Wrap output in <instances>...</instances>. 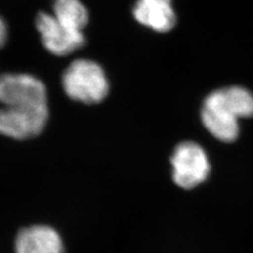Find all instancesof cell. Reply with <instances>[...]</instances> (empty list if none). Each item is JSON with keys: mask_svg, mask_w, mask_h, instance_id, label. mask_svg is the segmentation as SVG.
<instances>
[{"mask_svg": "<svg viewBox=\"0 0 253 253\" xmlns=\"http://www.w3.org/2000/svg\"><path fill=\"white\" fill-rule=\"evenodd\" d=\"M133 15L140 25L160 33L169 32L176 23L172 0H137Z\"/></svg>", "mask_w": 253, "mask_h": 253, "instance_id": "ba28073f", "label": "cell"}, {"mask_svg": "<svg viewBox=\"0 0 253 253\" xmlns=\"http://www.w3.org/2000/svg\"><path fill=\"white\" fill-rule=\"evenodd\" d=\"M7 39V27L5 21L0 17V49L4 46Z\"/></svg>", "mask_w": 253, "mask_h": 253, "instance_id": "30bf717a", "label": "cell"}, {"mask_svg": "<svg viewBox=\"0 0 253 253\" xmlns=\"http://www.w3.org/2000/svg\"><path fill=\"white\" fill-rule=\"evenodd\" d=\"M16 253H65L59 233L54 228L34 225L23 228L15 240Z\"/></svg>", "mask_w": 253, "mask_h": 253, "instance_id": "52a82bcc", "label": "cell"}, {"mask_svg": "<svg viewBox=\"0 0 253 253\" xmlns=\"http://www.w3.org/2000/svg\"><path fill=\"white\" fill-rule=\"evenodd\" d=\"M0 102L3 107L34 108L47 106V92L41 79L29 74L0 76Z\"/></svg>", "mask_w": 253, "mask_h": 253, "instance_id": "3957f363", "label": "cell"}, {"mask_svg": "<svg viewBox=\"0 0 253 253\" xmlns=\"http://www.w3.org/2000/svg\"><path fill=\"white\" fill-rule=\"evenodd\" d=\"M49 120V107L0 108V134L17 140L38 136Z\"/></svg>", "mask_w": 253, "mask_h": 253, "instance_id": "277c9868", "label": "cell"}, {"mask_svg": "<svg viewBox=\"0 0 253 253\" xmlns=\"http://www.w3.org/2000/svg\"><path fill=\"white\" fill-rule=\"evenodd\" d=\"M253 116V96L242 86L212 92L205 99L202 121L213 136L230 142L239 135V118Z\"/></svg>", "mask_w": 253, "mask_h": 253, "instance_id": "6da1fadb", "label": "cell"}, {"mask_svg": "<svg viewBox=\"0 0 253 253\" xmlns=\"http://www.w3.org/2000/svg\"><path fill=\"white\" fill-rule=\"evenodd\" d=\"M53 15L65 26L81 32L89 21V13L79 0H55Z\"/></svg>", "mask_w": 253, "mask_h": 253, "instance_id": "9c48e42d", "label": "cell"}, {"mask_svg": "<svg viewBox=\"0 0 253 253\" xmlns=\"http://www.w3.org/2000/svg\"><path fill=\"white\" fill-rule=\"evenodd\" d=\"M62 86L71 99L84 104H97L109 93L104 70L89 59H77L71 63L62 75Z\"/></svg>", "mask_w": 253, "mask_h": 253, "instance_id": "7a4b0ae2", "label": "cell"}, {"mask_svg": "<svg viewBox=\"0 0 253 253\" xmlns=\"http://www.w3.org/2000/svg\"><path fill=\"white\" fill-rule=\"evenodd\" d=\"M45 49L57 56H66L81 49L85 42L83 32L63 25L54 15L41 12L35 20Z\"/></svg>", "mask_w": 253, "mask_h": 253, "instance_id": "8992f818", "label": "cell"}, {"mask_svg": "<svg viewBox=\"0 0 253 253\" xmlns=\"http://www.w3.org/2000/svg\"><path fill=\"white\" fill-rule=\"evenodd\" d=\"M173 179L184 189H191L208 177L210 165L207 154L195 142H183L172 156Z\"/></svg>", "mask_w": 253, "mask_h": 253, "instance_id": "5b68a950", "label": "cell"}]
</instances>
